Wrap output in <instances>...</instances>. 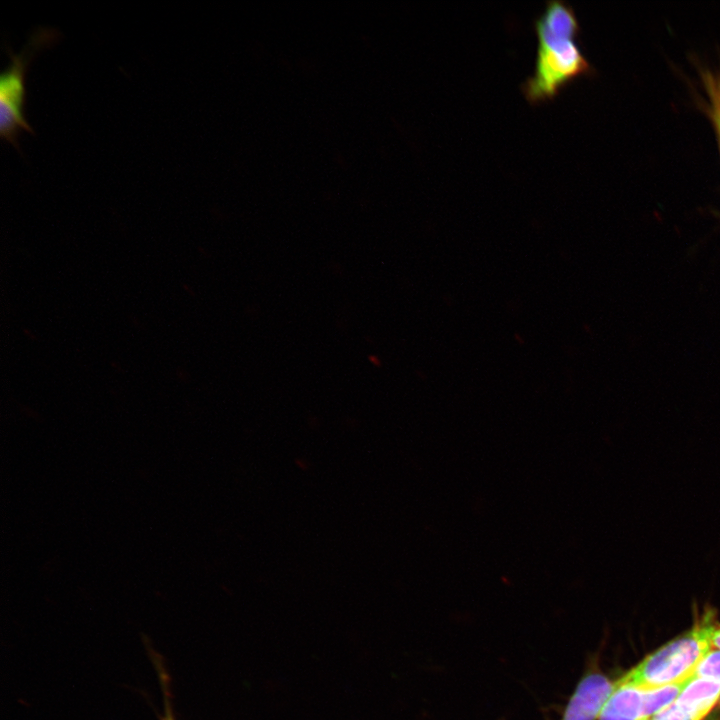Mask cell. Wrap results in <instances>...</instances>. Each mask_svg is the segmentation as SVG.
I'll use <instances>...</instances> for the list:
<instances>
[{"label": "cell", "instance_id": "cell-1", "mask_svg": "<svg viewBox=\"0 0 720 720\" xmlns=\"http://www.w3.org/2000/svg\"><path fill=\"white\" fill-rule=\"evenodd\" d=\"M718 627L714 610L707 608L691 630L648 655L618 682L645 690L688 681L710 651Z\"/></svg>", "mask_w": 720, "mask_h": 720}, {"label": "cell", "instance_id": "cell-2", "mask_svg": "<svg viewBox=\"0 0 720 720\" xmlns=\"http://www.w3.org/2000/svg\"><path fill=\"white\" fill-rule=\"evenodd\" d=\"M533 28L538 39L534 70L520 89L530 104H538L552 100L578 76L590 74L592 67L575 40L577 34L552 30L536 18Z\"/></svg>", "mask_w": 720, "mask_h": 720}, {"label": "cell", "instance_id": "cell-3", "mask_svg": "<svg viewBox=\"0 0 720 720\" xmlns=\"http://www.w3.org/2000/svg\"><path fill=\"white\" fill-rule=\"evenodd\" d=\"M60 37V32L54 28L39 27L20 53L15 54L6 47L10 64L0 76V135L19 151V134L22 131L34 134L25 117V77L29 64L41 50L53 46Z\"/></svg>", "mask_w": 720, "mask_h": 720}, {"label": "cell", "instance_id": "cell-4", "mask_svg": "<svg viewBox=\"0 0 720 720\" xmlns=\"http://www.w3.org/2000/svg\"><path fill=\"white\" fill-rule=\"evenodd\" d=\"M615 688L616 682L603 673L588 672L572 694L562 720H596Z\"/></svg>", "mask_w": 720, "mask_h": 720}, {"label": "cell", "instance_id": "cell-5", "mask_svg": "<svg viewBox=\"0 0 720 720\" xmlns=\"http://www.w3.org/2000/svg\"><path fill=\"white\" fill-rule=\"evenodd\" d=\"M719 699V682L693 676L673 704L688 720H702Z\"/></svg>", "mask_w": 720, "mask_h": 720}, {"label": "cell", "instance_id": "cell-6", "mask_svg": "<svg viewBox=\"0 0 720 720\" xmlns=\"http://www.w3.org/2000/svg\"><path fill=\"white\" fill-rule=\"evenodd\" d=\"M644 690L616 682L599 720H641Z\"/></svg>", "mask_w": 720, "mask_h": 720}, {"label": "cell", "instance_id": "cell-7", "mask_svg": "<svg viewBox=\"0 0 720 720\" xmlns=\"http://www.w3.org/2000/svg\"><path fill=\"white\" fill-rule=\"evenodd\" d=\"M688 681L653 689H643L642 719H649L652 715L654 716L659 711L672 704L677 699Z\"/></svg>", "mask_w": 720, "mask_h": 720}, {"label": "cell", "instance_id": "cell-8", "mask_svg": "<svg viewBox=\"0 0 720 720\" xmlns=\"http://www.w3.org/2000/svg\"><path fill=\"white\" fill-rule=\"evenodd\" d=\"M694 676L720 683V650L709 651L697 666Z\"/></svg>", "mask_w": 720, "mask_h": 720}, {"label": "cell", "instance_id": "cell-9", "mask_svg": "<svg viewBox=\"0 0 720 720\" xmlns=\"http://www.w3.org/2000/svg\"><path fill=\"white\" fill-rule=\"evenodd\" d=\"M704 82L711 101L713 120L720 135V76L706 73Z\"/></svg>", "mask_w": 720, "mask_h": 720}, {"label": "cell", "instance_id": "cell-10", "mask_svg": "<svg viewBox=\"0 0 720 720\" xmlns=\"http://www.w3.org/2000/svg\"><path fill=\"white\" fill-rule=\"evenodd\" d=\"M163 671H161V681H162V687L164 691V699H165V705H164V715L161 717V720H175L171 703H170V694H169V687H168V681L167 678L164 677Z\"/></svg>", "mask_w": 720, "mask_h": 720}, {"label": "cell", "instance_id": "cell-11", "mask_svg": "<svg viewBox=\"0 0 720 720\" xmlns=\"http://www.w3.org/2000/svg\"><path fill=\"white\" fill-rule=\"evenodd\" d=\"M712 647L720 650V626L715 630L711 640Z\"/></svg>", "mask_w": 720, "mask_h": 720}, {"label": "cell", "instance_id": "cell-12", "mask_svg": "<svg viewBox=\"0 0 720 720\" xmlns=\"http://www.w3.org/2000/svg\"><path fill=\"white\" fill-rule=\"evenodd\" d=\"M641 720H649V719H641Z\"/></svg>", "mask_w": 720, "mask_h": 720}]
</instances>
